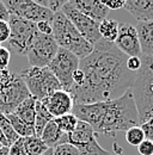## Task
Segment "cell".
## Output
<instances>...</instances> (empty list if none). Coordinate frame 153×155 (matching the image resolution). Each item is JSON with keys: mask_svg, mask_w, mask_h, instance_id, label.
Here are the masks:
<instances>
[{"mask_svg": "<svg viewBox=\"0 0 153 155\" xmlns=\"http://www.w3.org/2000/svg\"><path fill=\"white\" fill-rule=\"evenodd\" d=\"M127 58L114 43L98 41L93 51L80 60L84 81L70 91L74 105L114 100L131 91L138 73L127 68Z\"/></svg>", "mask_w": 153, "mask_h": 155, "instance_id": "1", "label": "cell"}, {"mask_svg": "<svg viewBox=\"0 0 153 155\" xmlns=\"http://www.w3.org/2000/svg\"><path fill=\"white\" fill-rule=\"evenodd\" d=\"M72 114L79 120L90 124L95 133L105 136H115L118 131L126 133L140 124L132 90L114 100L74 105Z\"/></svg>", "mask_w": 153, "mask_h": 155, "instance_id": "2", "label": "cell"}, {"mask_svg": "<svg viewBox=\"0 0 153 155\" xmlns=\"http://www.w3.org/2000/svg\"><path fill=\"white\" fill-rule=\"evenodd\" d=\"M52 29V36L54 37L59 48L72 53L79 60L87 58L93 51V44H91L78 32L72 21L61 11L54 13Z\"/></svg>", "mask_w": 153, "mask_h": 155, "instance_id": "3", "label": "cell"}, {"mask_svg": "<svg viewBox=\"0 0 153 155\" xmlns=\"http://www.w3.org/2000/svg\"><path fill=\"white\" fill-rule=\"evenodd\" d=\"M142 66L133 85V96L140 124L153 119V58L144 56Z\"/></svg>", "mask_w": 153, "mask_h": 155, "instance_id": "4", "label": "cell"}, {"mask_svg": "<svg viewBox=\"0 0 153 155\" xmlns=\"http://www.w3.org/2000/svg\"><path fill=\"white\" fill-rule=\"evenodd\" d=\"M30 92L18 73L4 71L0 73V112L10 115L28 98Z\"/></svg>", "mask_w": 153, "mask_h": 155, "instance_id": "5", "label": "cell"}, {"mask_svg": "<svg viewBox=\"0 0 153 155\" xmlns=\"http://www.w3.org/2000/svg\"><path fill=\"white\" fill-rule=\"evenodd\" d=\"M19 74L23 78L30 94L36 100H42L52 93L62 90L59 80L48 67H28Z\"/></svg>", "mask_w": 153, "mask_h": 155, "instance_id": "6", "label": "cell"}, {"mask_svg": "<svg viewBox=\"0 0 153 155\" xmlns=\"http://www.w3.org/2000/svg\"><path fill=\"white\" fill-rule=\"evenodd\" d=\"M8 24L11 30L10 38L7 41L8 48L18 55L26 56L34 39L38 34L37 24L12 15H10Z\"/></svg>", "mask_w": 153, "mask_h": 155, "instance_id": "7", "label": "cell"}, {"mask_svg": "<svg viewBox=\"0 0 153 155\" xmlns=\"http://www.w3.org/2000/svg\"><path fill=\"white\" fill-rule=\"evenodd\" d=\"M59 49L60 48L52 35H42L38 32L26 54L30 67H48L55 58Z\"/></svg>", "mask_w": 153, "mask_h": 155, "instance_id": "8", "label": "cell"}, {"mask_svg": "<svg viewBox=\"0 0 153 155\" xmlns=\"http://www.w3.org/2000/svg\"><path fill=\"white\" fill-rule=\"evenodd\" d=\"M79 63L80 60L76 55L60 48L55 58L48 66V68L59 80L61 88L68 93L73 87V74L79 68Z\"/></svg>", "mask_w": 153, "mask_h": 155, "instance_id": "9", "label": "cell"}, {"mask_svg": "<svg viewBox=\"0 0 153 155\" xmlns=\"http://www.w3.org/2000/svg\"><path fill=\"white\" fill-rule=\"evenodd\" d=\"M4 4L10 15L35 24L39 21H52L54 17L52 11L38 5L34 0H5Z\"/></svg>", "mask_w": 153, "mask_h": 155, "instance_id": "10", "label": "cell"}, {"mask_svg": "<svg viewBox=\"0 0 153 155\" xmlns=\"http://www.w3.org/2000/svg\"><path fill=\"white\" fill-rule=\"evenodd\" d=\"M61 12L72 21L78 32L91 44L95 45L98 41L102 39L99 34V23L90 19L89 17L83 15L79 10H76L74 7L72 1H67L61 8Z\"/></svg>", "mask_w": 153, "mask_h": 155, "instance_id": "11", "label": "cell"}, {"mask_svg": "<svg viewBox=\"0 0 153 155\" xmlns=\"http://www.w3.org/2000/svg\"><path fill=\"white\" fill-rule=\"evenodd\" d=\"M115 45L128 58H141V48L135 26L122 23L120 24L118 36L115 41Z\"/></svg>", "mask_w": 153, "mask_h": 155, "instance_id": "12", "label": "cell"}, {"mask_svg": "<svg viewBox=\"0 0 153 155\" xmlns=\"http://www.w3.org/2000/svg\"><path fill=\"white\" fill-rule=\"evenodd\" d=\"M41 101L54 118L72 114L74 107L72 96L63 90H59L47 98L42 99Z\"/></svg>", "mask_w": 153, "mask_h": 155, "instance_id": "13", "label": "cell"}, {"mask_svg": "<svg viewBox=\"0 0 153 155\" xmlns=\"http://www.w3.org/2000/svg\"><path fill=\"white\" fill-rule=\"evenodd\" d=\"M76 10H79L83 15L89 17L90 19L97 23H102L107 19L109 13V8L99 0H71Z\"/></svg>", "mask_w": 153, "mask_h": 155, "instance_id": "14", "label": "cell"}, {"mask_svg": "<svg viewBox=\"0 0 153 155\" xmlns=\"http://www.w3.org/2000/svg\"><path fill=\"white\" fill-rule=\"evenodd\" d=\"M123 8L139 21H153V0H127Z\"/></svg>", "mask_w": 153, "mask_h": 155, "instance_id": "15", "label": "cell"}, {"mask_svg": "<svg viewBox=\"0 0 153 155\" xmlns=\"http://www.w3.org/2000/svg\"><path fill=\"white\" fill-rule=\"evenodd\" d=\"M93 140H96L95 130L92 129V127L90 124H87L86 122H83V120L78 122L76 130L68 135V143H71L78 149L89 144Z\"/></svg>", "mask_w": 153, "mask_h": 155, "instance_id": "16", "label": "cell"}, {"mask_svg": "<svg viewBox=\"0 0 153 155\" xmlns=\"http://www.w3.org/2000/svg\"><path fill=\"white\" fill-rule=\"evenodd\" d=\"M135 29L140 42L141 54L153 58V21H139Z\"/></svg>", "mask_w": 153, "mask_h": 155, "instance_id": "17", "label": "cell"}, {"mask_svg": "<svg viewBox=\"0 0 153 155\" xmlns=\"http://www.w3.org/2000/svg\"><path fill=\"white\" fill-rule=\"evenodd\" d=\"M41 140L44 142V144L48 148H56L57 146L63 144V143H68V135L62 133L59 128H57L56 123L54 122V119L52 122H49L44 130L42 131Z\"/></svg>", "mask_w": 153, "mask_h": 155, "instance_id": "18", "label": "cell"}, {"mask_svg": "<svg viewBox=\"0 0 153 155\" xmlns=\"http://www.w3.org/2000/svg\"><path fill=\"white\" fill-rule=\"evenodd\" d=\"M36 99L30 96L28 99H25L13 114L17 116L29 127L35 128V118H36Z\"/></svg>", "mask_w": 153, "mask_h": 155, "instance_id": "19", "label": "cell"}, {"mask_svg": "<svg viewBox=\"0 0 153 155\" xmlns=\"http://www.w3.org/2000/svg\"><path fill=\"white\" fill-rule=\"evenodd\" d=\"M54 117L49 114V111L46 109V106L42 104L41 100L36 101V118H35V134L41 137L42 131L44 130L46 125L52 122Z\"/></svg>", "mask_w": 153, "mask_h": 155, "instance_id": "20", "label": "cell"}, {"mask_svg": "<svg viewBox=\"0 0 153 155\" xmlns=\"http://www.w3.org/2000/svg\"><path fill=\"white\" fill-rule=\"evenodd\" d=\"M118 29H120V23L114 19H104L102 23H99V34L102 39L114 43L118 36Z\"/></svg>", "mask_w": 153, "mask_h": 155, "instance_id": "21", "label": "cell"}, {"mask_svg": "<svg viewBox=\"0 0 153 155\" xmlns=\"http://www.w3.org/2000/svg\"><path fill=\"white\" fill-rule=\"evenodd\" d=\"M7 118H8L10 123H11L13 130L16 131V134H17L19 137L25 138V137H30V136L36 135V134H35V128L29 127L28 124H25L16 114H10V115H7Z\"/></svg>", "mask_w": 153, "mask_h": 155, "instance_id": "22", "label": "cell"}, {"mask_svg": "<svg viewBox=\"0 0 153 155\" xmlns=\"http://www.w3.org/2000/svg\"><path fill=\"white\" fill-rule=\"evenodd\" d=\"M24 147L28 155H42L44 152H47L49 148L44 144V142L41 140V137L34 135L30 137L23 138Z\"/></svg>", "mask_w": 153, "mask_h": 155, "instance_id": "23", "label": "cell"}, {"mask_svg": "<svg viewBox=\"0 0 153 155\" xmlns=\"http://www.w3.org/2000/svg\"><path fill=\"white\" fill-rule=\"evenodd\" d=\"M54 122L56 123L57 128H59L62 133L70 135V134H72V133L76 130L79 119L76 118V115L68 114V115H63V116H61V117L54 118Z\"/></svg>", "mask_w": 153, "mask_h": 155, "instance_id": "24", "label": "cell"}, {"mask_svg": "<svg viewBox=\"0 0 153 155\" xmlns=\"http://www.w3.org/2000/svg\"><path fill=\"white\" fill-rule=\"evenodd\" d=\"M0 130L2 131L4 136L6 137V140L8 142V146H12L16 141H18L19 138H20L16 134V131L13 130V128H12V125H11L7 116L4 115L2 112H0Z\"/></svg>", "mask_w": 153, "mask_h": 155, "instance_id": "25", "label": "cell"}, {"mask_svg": "<svg viewBox=\"0 0 153 155\" xmlns=\"http://www.w3.org/2000/svg\"><path fill=\"white\" fill-rule=\"evenodd\" d=\"M124 138L127 141V143H129L131 146H139L144 140H145V133L141 129V127H133L131 129H128L124 133Z\"/></svg>", "mask_w": 153, "mask_h": 155, "instance_id": "26", "label": "cell"}, {"mask_svg": "<svg viewBox=\"0 0 153 155\" xmlns=\"http://www.w3.org/2000/svg\"><path fill=\"white\" fill-rule=\"evenodd\" d=\"M79 152L81 153V155H114V152H108L105 149H103L99 143L97 142V138L93 140L92 142H90L89 144L81 147L79 149Z\"/></svg>", "mask_w": 153, "mask_h": 155, "instance_id": "27", "label": "cell"}, {"mask_svg": "<svg viewBox=\"0 0 153 155\" xmlns=\"http://www.w3.org/2000/svg\"><path fill=\"white\" fill-rule=\"evenodd\" d=\"M36 2H37L38 5L48 8L53 13H57V12L61 11V8L63 7V5L67 1H65V0H37Z\"/></svg>", "mask_w": 153, "mask_h": 155, "instance_id": "28", "label": "cell"}, {"mask_svg": "<svg viewBox=\"0 0 153 155\" xmlns=\"http://www.w3.org/2000/svg\"><path fill=\"white\" fill-rule=\"evenodd\" d=\"M53 155H81V153L71 143H63L53 149Z\"/></svg>", "mask_w": 153, "mask_h": 155, "instance_id": "29", "label": "cell"}, {"mask_svg": "<svg viewBox=\"0 0 153 155\" xmlns=\"http://www.w3.org/2000/svg\"><path fill=\"white\" fill-rule=\"evenodd\" d=\"M11 60V51L8 48L0 45V73L4 71H7V67L10 64Z\"/></svg>", "mask_w": 153, "mask_h": 155, "instance_id": "30", "label": "cell"}, {"mask_svg": "<svg viewBox=\"0 0 153 155\" xmlns=\"http://www.w3.org/2000/svg\"><path fill=\"white\" fill-rule=\"evenodd\" d=\"M10 155H28L25 147H24V141L22 137L18 141H16L12 146H10Z\"/></svg>", "mask_w": 153, "mask_h": 155, "instance_id": "31", "label": "cell"}, {"mask_svg": "<svg viewBox=\"0 0 153 155\" xmlns=\"http://www.w3.org/2000/svg\"><path fill=\"white\" fill-rule=\"evenodd\" d=\"M10 34H11V30H10V24H8V21L0 20V45H1V43L8 41Z\"/></svg>", "mask_w": 153, "mask_h": 155, "instance_id": "32", "label": "cell"}, {"mask_svg": "<svg viewBox=\"0 0 153 155\" xmlns=\"http://www.w3.org/2000/svg\"><path fill=\"white\" fill-rule=\"evenodd\" d=\"M138 152L141 155H153V142L145 138L138 146Z\"/></svg>", "mask_w": 153, "mask_h": 155, "instance_id": "33", "label": "cell"}, {"mask_svg": "<svg viewBox=\"0 0 153 155\" xmlns=\"http://www.w3.org/2000/svg\"><path fill=\"white\" fill-rule=\"evenodd\" d=\"M142 66V60L141 58H127V68L134 73H138Z\"/></svg>", "mask_w": 153, "mask_h": 155, "instance_id": "34", "label": "cell"}, {"mask_svg": "<svg viewBox=\"0 0 153 155\" xmlns=\"http://www.w3.org/2000/svg\"><path fill=\"white\" fill-rule=\"evenodd\" d=\"M37 30L42 35H52V21H39L37 23Z\"/></svg>", "mask_w": 153, "mask_h": 155, "instance_id": "35", "label": "cell"}, {"mask_svg": "<svg viewBox=\"0 0 153 155\" xmlns=\"http://www.w3.org/2000/svg\"><path fill=\"white\" fill-rule=\"evenodd\" d=\"M103 4L109 8V10H120L124 7L126 1L123 0H110V1H103Z\"/></svg>", "mask_w": 153, "mask_h": 155, "instance_id": "36", "label": "cell"}, {"mask_svg": "<svg viewBox=\"0 0 153 155\" xmlns=\"http://www.w3.org/2000/svg\"><path fill=\"white\" fill-rule=\"evenodd\" d=\"M8 19H10V13H8L4 1H0V20L8 21Z\"/></svg>", "mask_w": 153, "mask_h": 155, "instance_id": "37", "label": "cell"}, {"mask_svg": "<svg viewBox=\"0 0 153 155\" xmlns=\"http://www.w3.org/2000/svg\"><path fill=\"white\" fill-rule=\"evenodd\" d=\"M0 142H1V144H2L4 147H10V146H8V142H7V140H6V137L4 136L1 130H0Z\"/></svg>", "mask_w": 153, "mask_h": 155, "instance_id": "38", "label": "cell"}, {"mask_svg": "<svg viewBox=\"0 0 153 155\" xmlns=\"http://www.w3.org/2000/svg\"><path fill=\"white\" fill-rule=\"evenodd\" d=\"M114 155H124L122 153V149H121V147H118L116 143L114 144Z\"/></svg>", "mask_w": 153, "mask_h": 155, "instance_id": "39", "label": "cell"}, {"mask_svg": "<svg viewBox=\"0 0 153 155\" xmlns=\"http://www.w3.org/2000/svg\"><path fill=\"white\" fill-rule=\"evenodd\" d=\"M0 155H10V147H1Z\"/></svg>", "mask_w": 153, "mask_h": 155, "instance_id": "40", "label": "cell"}, {"mask_svg": "<svg viewBox=\"0 0 153 155\" xmlns=\"http://www.w3.org/2000/svg\"><path fill=\"white\" fill-rule=\"evenodd\" d=\"M42 155H53V149H52V148H49L47 152H44Z\"/></svg>", "mask_w": 153, "mask_h": 155, "instance_id": "41", "label": "cell"}, {"mask_svg": "<svg viewBox=\"0 0 153 155\" xmlns=\"http://www.w3.org/2000/svg\"><path fill=\"white\" fill-rule=\"evenodd\" d=\"M1 147H4V146H2V144H1V142H0V148H1Z\"/></svg>", "mask_w": 153, "mask_h": 155, "instance_id": "42", "label": "cell"}]
</instances>
